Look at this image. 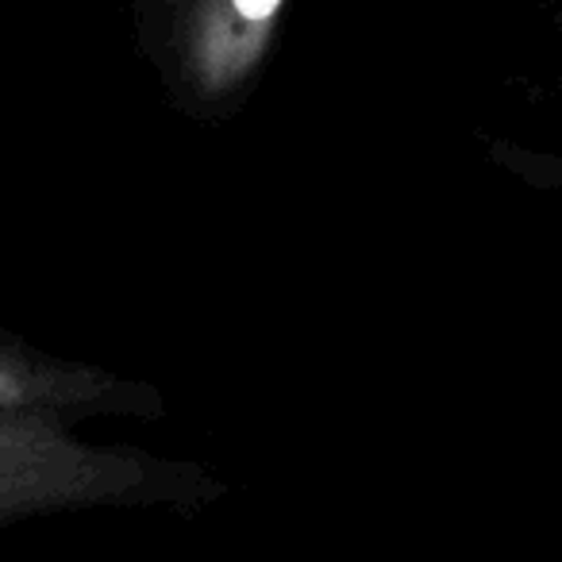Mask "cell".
Segmentation results:
<instances>
[{"mask_svg":"<svg viewBox=\"0 0 562 562\" xmlns=\"http://www.w3.org/2000/svg\"><path fill=\"white\" fill-rule=\"evenodd\" d=\"M220 493L193 462L89 443L63 416L0 413V528L78 508H201Z\"/></svg>","mask_w":562,"mask_h":562,"instance_id":"1","label":"cell"},{"mask_svg":"<svg viewBox=\"0 0 562 562\" xmlns=\"http://www.w3.org/2000/svg\"><path fill=\"white\" fill-rule=\"evenodd\" d=\"M285 0H166L178 78L196 101L239 93L270 47Z\"/></svg>","mask_w":562,"mask_h":562,"instance_id":"2","label":"cell"},{"mask_svg":"<svg viewBox=\"0 0 562 562\" xmlns=\"http://www.w3.org/2000/svg\"><path fill=\"white\" fill-rule=\"evenodd\" d=\"M0 413L158 416V390L74 359H55L0 331Z\"/></svg>","mask_w":562,"mask_h":562,"instance_id":"3","label":"cell"}]
</instances>
